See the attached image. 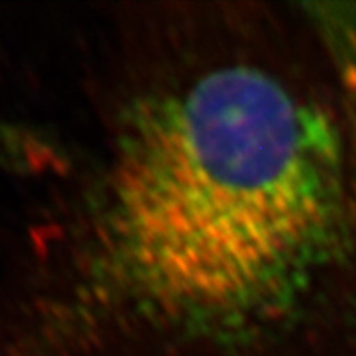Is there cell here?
Returning a JSON list of instances; mask_svg holds the SVG:
<instances>
[{"mask_svg": "<svg viewBox=\"0 0 356 356\" xmlns=\"http://www.w3.org/2000/svg\"><path fill=\"white\" fill-rule=\"evenodd\" d=\"M353 202L333 120L267 71L220 67L124 127L95 278L159 322L253 331L318 282L346 244Z\"/></svg>", "mask_w": 356, "mask_h": 356, "instance_id": "6da1fadb", "label": "cell"}, {"mask_svg": "<svg viewBox=\"0 0 356 356\" xmlns=\"http://www.w3.org/2000/svg\"><path fill=\"white\" fill-rule=\"evenodd\" d=\"M313 15L323 40L334 60L349 118H351V169L353 191L356 198V6H314Z\"/></svg>", "mask_w": 356, "mask_h": 356, "instance_id": "7a4b0ae2", "label": "cell"}]
</instances>
